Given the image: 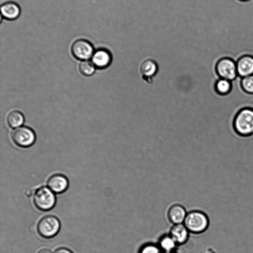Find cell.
<instances>
[{
    "mask_svg": "<svg viewBox=\"0 0 253 253\" xmlns=\"http://www.w3.org/2000/svg\"><path fill=\"white\" fill-rule=\"evenodd\" d=\"M189 232L202 234L208 229L210 220L207 214L202 211H193L187 213L183 223Z\"/></svg>",
    "mask_w": 253,
    "mask_h": 253,
    "instance_id": "1",
    "label": "cell"
},
{
    "mask_svg": "<svg viewBox=\"0 0 253 253\" xmlns=\"http://www.w3.org/2000/svg\"><path fill=\"white\" fill-rule=\"evenodd\" d=\"M234 126L237 132L242 135L248 136L253 133V109L246 108L236 115Z\"/></svg>",
    "mask_w": 253,
    "mask_h": 253,
    "instance_id": "2",
    "label": "cell"
},
{
    "mask_svg": "<svg viewBox=\"0 0 253 253\" xmlns=\"http://www.w3.org/2000/svg\"><path fill=\"white\" fill-rule=\"evenodd\" d=\"M33 201L35 206L42 211L52 209L56 204V197L54 192L48 187L42 186L34 192Z\"/></svg>",
    "mask_w": 253,
    "mask_h": 253,
    "instance_id": "3",
    "label": "cell"
},
{
    "mask_svg": "<svg viewBox=\"0 0 253 253\" xmlns=\"http://www.w3.org/2000/svg\"><path fill=\"white\" fill-rule=\"evenodd\" d=\"M60 228L59 219L51 215H46L42 218L37 225L39 234L42 237L50 238L55 236Z\"/></svg>",
    "mask_w": 253,
    "mask_h": 253,
    "instance_id": "4",
    "label": "cell"
},
{
    "mask_svg": "<svg viewBox=\"0 0 253 253\" xmlns=\"http://www.w3.org/2000/svg\"><path fill=\"white\" fill-rule=\"evenodd\" d=\"M11 137L16 145L22 147L30 146L36 139L34 132L26 126H19L13 130Z\"/></svg>",
    "mask_w": 253,
    "mask_h": 253,
    "instance_id": "5",
    "label": "cell"
},
{
    "mask_svg": "<svg viewBox=\"0 0 253 253\" xmlns=\"http://www.w3.org/2000/svg\"><path fill=\"white\" fill-rule=\"evenodd\" d=\"M216 69L221 79L232 81L238 76L236 62L229 58L221 59L217 63Z\"/></svg>",
    "mask_w": 253,
    "mask_h": 253,
    "instance_id": "6",
    "label": "cell"
},
{
    "mask_svg": "<svg viewBox=\"0 0 253 253\" xmlns=\"http://www.w3.org/2000/svg\"><path fill=\"white\" fill-rule=\"evenodd\" d=\"M71 50L73 55L80 60H87L93 54V48L91 44L83 39L76 41L72 44Z\"/></svg>",
    "mask_w": 253,
    "mask_h": 253,
    "instance_id": "7",
    "label": "cell"
},
{
    "mask_svg": "<svg viewBox=\"0 0 253 253\" xmlns=\"http://www.w3.org/2000/svg\"><path fill=\"white\" fill-rule=\"evenodd\" d=\"M48 187L54 193H61L65 191L69 186L67 178L61 174L51 175L47 181Z\"/></svg>",
    "mask_w": 253,
    "mask_h": 253,
    "instance_id": "8",
    "label": "cell"
},
{
    "mask_svg": "<svg viewBox=\"0 0 253 253\" xmlns=\"http://www.w3.org/2000/svg\"><path fill=\"white\" fill-rule=\"evenodd\" d=\"M238 75L243 78L253 75V56L247 55L240 58L236 63Z\"/></svg>",
    "mask_w": 253,
    "mask_h": 253,
    "instance_id": "9",
    "label": "cell"
},
{
    "mask_svg": "<svg viewBox=\"0 0 253 253\" xmlns=\"http://www.w3.org/2000/svg\"><path fill=\"white\" fill-rule=\"evenodd\" d=\"M189 231L182 223L174 224L170 229L169 235L177 245L185 243L189 237Z\"/></svg>",
    "mask_w": 253,
    "mask_h": 253,
    "instance_id": "10",
    "label": "cell"
},
{
    "mask_svg": "<svg viewBox=\"0 0 253 253\" xmlns=\"http://www.w3.org/2000/svg\"><path fill=\"white\" fill-rule=\"evenodd\" d=\"M112 56L110 52L105 49H100L93 54L92 62L98 68H105L111 62Z\"/></svg>",
    "mask_w": 253,
    "mask_h": 253,
    "instance_id": "11",
    "label": "cell"
},
{
    "mask_svg": "<svg viewBox=\"0 0 253 253\" xmlns=\"http://www.w3.org/2000/svg\"><path fill=\"white\" fill-rule=\"evenodd\" d=\"M186 215L185 208L179 204L171 206L168 211V218L174 225L183 223Z\"/></svg>",
    "mask_w": 253,
    "mask_h": 253,
    "instance_id": "12",
    "label": "cell"
},
{
    "mask_svg": "<svg viewBox=\"0 0 253 253\" xmlns=\"http://www.w3.org/2000/svg\"><path fill=\"white\" fill-rule=\"evenodd\" d=\"M1 15L5 19L13 20L17 18L20 14L18 5L13 2H7L0 6Z\"/></svg>",
    "mask_w": 253,
    "mask_h": 253,
    "instance_id": "13",
    "label": "cell"
},
{
    "mask_svg": "<svg viewBox=\"0 0 253 253\" xmlns=\"http://www.w3.org/2000/svg\"><path fill=\"white\" fill-rule=\"evenodd\" d=\"M158 71L156 62L152 59H146L141 64L140 72L143 78L146 80L150 79L155 75Z\"/></svg>",
    "mask_w": 253,
    "mask_h": 253,
    "instance_id": "14",
    "label": "cell"
},
{
    "mask_svg": "<svg viewBox=\"0 0 253 253\" xmlns=\"http://www.w3.org/2000/svg\"><path fill=\"white\" fill-rule=\"evenodd\" d=\"M24 121L23 114L18 111L10 112L7 117V122L11 127H18L21 126Z\"/></svg>",
    "mask_w": 253,
    "mask_h": 253,
    "instance_id": "15",
    "label": "cell"
},
{
    "mask_svg": "<svg viewBox=\"0 0 253 253\" xmlns=\"http://www.w3.org/2000/svg\"><path fill=\"white\" fill-rule=\"evenodd\" d=\"M158 246L165 253H172L177 246L169 235L163 236L159 241Z\"/></svg>",
    "mask_w": 253,
    "mask_h": 253,
    "instance_id": "16",
    "label": "cell"
},
{
    "mask_svg": "<svg viewBox=\"0 0 253 253\" xmlns=\"http://www.w3.org/2000/svg\"><path fill=\"white\" fill-rule=\"evenodd\" d=\"M231 89V81L220 78L216 83L215 89L219 93L225 94L229 93Z\"/></svg>",
    "mask_w": 253,
    "mask_h": 253,
    "instance_id": "17",
    "label": "cell"
},
{
    "mask_svg": "<svg viewBox=\"0 0 253 253\" xmlns=\"http://www.w3.org/2000/svg\"><path fill=\"white\" fill-rule=\"evenodd\" d=\"M79 70L82 74L85 76H90L94 72V65L92 62L89 61H83L79 65Z\"/></svg>",
    "mask_w": 253,
    "mask_h": 253,
    "instance_id": "18",
    "label": "cell"
},
{
    "mask_svg": "<svg viewBox=\"0 0 253 253\" xmlns=\"http://www.w3.org/2000/svg\"><path fill=\"white\" fill-rule=\"evenodd\" d=\"M241 84L246 92L253 93V75L242 78Z\"/></svg>",
    "mask_w": 253,
    "mask_h": 253,
    "instance_id": "19",
    "label": "cell"
},
{
    "mask_svg": "<svg viewBox=\"0 0 253 253\" xmlns=\"http://www.w3.org/2000/svg\"><path fill=\"white\" fill-rule=\"evenodd\" d=\"M139 253H165L158 245L147 244L143 246L139 250Z\"/></svg>",
    "mask_w": 253,
    "mask_h": 253,
    "instance_id": "20",
    "label": "cell"
},
{
    "mask_svg": "<svg viewBox=\"0 0 253 253\" xmlns=\"http://www.w3.org/2000/svg\"><path fill=\"white\" fill-rule=\"evenodd\" d=\"M54 253H73L71 250L65 248H60L56 249Z\"/></svg>",
    "mask_w": 253,
    "mask_h": 253,
    "instance_id": "21",
    "label": "cell"
},
{
    "mask_svg": "<svg viewBox=\"0 0 253 253\" xmlns=\"http://www.w3.org/2000/svg\"><path fill=\"white\" fill-rule=\"evenodd\" d=\"M37 253H52V252L47 249H42L40 250Z\"/></svg>",
    "mask_w": 253,
    "mask_h": 253,
    "instance_id": "22",
    "label": "cell"
},
{
    "mask_svg": "<svg viewBox=\"0 0 253 253\" xmlns=\"http://www.w3.org/2000/svg\"><path fill=\"white\" fill-rule=\"evenodd\" d=\"M242 0V1H247V0Z\"/></svg>",
    "mask_w": 253,
    "mask_h": 253,
    "instance_id": "23",
    "label": "cell"
},
{
    "mask_svg": "<svg viewBox=\"0 0 253 253\" xmlns=\"http://www.w3.org/2000/svg\"><path fill=\"white\" fill-rule=\"evenodd\" d=\"M174 253L172 252V253Z\"/></svg>",
    "mask_w": 253,
    "mask_h": 253,
    "instance_id": "24",
    "label": "cell"
}]
</instances>
